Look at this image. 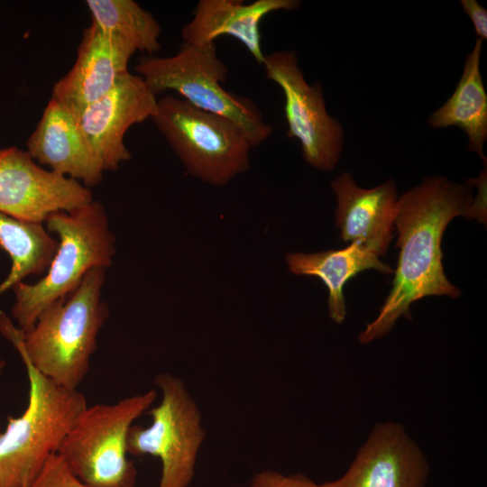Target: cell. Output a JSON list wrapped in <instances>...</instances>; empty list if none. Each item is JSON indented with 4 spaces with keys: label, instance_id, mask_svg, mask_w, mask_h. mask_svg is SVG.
Masks as SVG:
<instances>
[{
    "label": "cell",
    "instance_id": "obj_1",
    "mask_svg": "<svg viewBox=\"0 0 487 487\" xmlns=\"http://www.w3.org/2000/svg\"><path fill=\"white\" fill-rule=\"evenodd\" d=\"M485 173L475 198L476 179L458 184L444 177H430L398 198L394 226L400 253L392 288L377 317L360 334L361 343L384 336L400 317L410 318L409 308L415 301L428 296L461 295L445 274L441 242L456 216L485 223Z\"/></svg>",
    "mask_w": 487,
    "mask_h": 487
},
{
    "label": "cell",
    "instance_id": "obj_2",
    "mask_svg": "<svg viewBox=\"0 0 487 487\" xmlns=\"http://www.w3.org/2000/svg\"><path fill=\"white\" fill-rule=\"evenodd\" d=\"M105 276L104 268L88 271L74 291L47 307L26 332L0 312L1 333L36 370L62 387L77 390L88 372L108 316L101 299Z\"/></svg>",
    "mask_w": 487,
    "mask_h": 487
},
{
    "label": "cell",
    "instance_id": "obj_3",
    "mask_svg": "<svg viewBox=\"0 0 487 487\" xmlns=\"http://www.w3.org/2000/svg\"><path fill=\"white\" fill-rule=\"evenodd\" d=\"M45 222L47 229L59 237L47 274L36 283L20 281L13 287L12 315L23 332L34 326L47 307L74 291L88 271L109 267L115 253V237L98 201L54 212Z\"/></svg>",
    "mask_w": 487,
    "mask_h": 487
},
{
    "label": "cell",
    "instance_id": "obj_4",
    "mask_svg": "<svg viewBox=\"0 0 487 487\" xmlns=\"http://www.w3.org/2000/svg\"><path fill=\"white\" fill-rule=\"evenodd\" d=\"M19 354L29 380L28 404L21 416L8 417L0 434V487H30L87 407L84 394L54 382Z\"/></svg>",
    "mask_w": 487,
    "mask_h": 487
},
{
    "label": "cell",
    "instance_id": "obj_5",
    "mask_svg": "<svg viewBox=\"0 0 487 487\" xmlns=\"http://www.w3.org/2000/svg\"><path fill=\"white\" fill-rule=\"evenodd\" d=\"M135 72L156 96L170 90L191 106L232 121L253 148L266 142L272 133L255 103L223 87L229 70L215 42H183L172 56H144L138 60Z\"/></svg>",
    "mask_w": 487,
    "mask_h": 487
},
{
    "label": "cell",
    "instance_id": "obj_6",
    "mask_svg": "<svg viewBox=\"0 0 487 487\" xmlns=\"http://www.w3.org/2000/svg\"><path fill=\"white\" fill-rule=\"evenodd\" d=\"M151 120L187 171L206 183L224 186L250 168L253 146L225 117L168 94L158 99Z\"/></svg>",
    "mask_w": 487,
    "mask_h": 487
},
{
    "label": "cell",
    "instance_id": "obj_7",
    "mask_svg": "<svg viewBox=\"0 0 487 487\" xmlns=\"http://www.w3.org/2000/svg\"><path fill=\"white\" fill-rule=\"evenodd\" d=\"M156 397V391L149 390L115 403L87 406L57 454L92 487H133L136 470L127 458L128 433Z\"/></svg>",
    "mask_w": 487,
    "mask_h": 487
},
{
    "label": "cell",
    "instance_id": "obj_8",
    "mask_svg": "<svg viewBox=\"0 0 487 487\" xmlns=\"http://www.w3.org/2000/svg\"><path fill=\"white\" fill-rule=\"evenodd\" d=\"M154 382L161 392V400L147 411L152 417L149 427L133 425L130 428L127 452L160 459L158 487H188L206 437L201 411L180 378L159 373Z\"/></svg>",
    "mask_w": 487,
    "mask_h": 487
},
{
    "label": "cell",
    "instance_id": "obj_9",
    "mask_svg": "<svg viewBox=\"0 0 487 487\" xmlns=\"http://www.w3.org/2000/svg\"><path fill=\"white\" fill-rule=\"evenodd\" d=\"M262 66L265 77L284 95L287 135L299 141L308 164L333 170L339 162L345 137L341 124L326 110L321 84L307 82L294 51L265 54Z\"/></svg>",
    "mask_w": 487,
    "mask_h": 487
},
{
    "label": "cell",
    "instance_id": "obj_10",
    "mask_svg": "<svg viewBox=\"0 0 487 487\" xmlns=\"http://www.w3.org/2000/svg\"><path fill=\"white\" fill-rule=\"evenodd\" d=\"M93 201L80 182L41 167L27 151L0 147V212L40 223L58 211H71Z\"/></svg>",
    "mask_w": 487,
    "mask_h": 487
},
{
    "label": "cell",
    "instance_id": "obj_11",
    "mask_svg": "<svg viewBox=\"0 0 487 487\" xmlns=\"http://www.w3.org/2000/svg\"><path fill=\"white\" fill-rule=\"evenodd\" d=\"M158 98L143 79L130 71L102 97L76 117L78 126L104 171L116 170L132 154L124 135L133 124L151 119Z\"/></svg>",
    "mask_w": 487,
    "mask_h": 487
},
{
    "label": "cell",
    "instance_id": "obj_12",
    "mask_svg": "<svg viewBox=\"0 0 487 487\" xmlns=\"http://www.w3.org/2000/svg\"><path fill=\"white\" fill-rule=\"evenodd\" d=\"M429 465L417 443L397 422L374 426L348 470L320 487H427Z\"/></svg>",
    "mask_w": 487,
    "mask_h": 487
},
{
    "label": "cell",
    "instance_id": "obj_13",
    "mask_svg": "<svg viewBox=\"0 0 487 487\" xmlns=\"http://www.w3.org/2000/svg\"><path fill=\"white\" fill-rule=\"evenodd\" d=\"M135 52L124 38L91 23L82 32L72 68L54 84L51 98L77 117L129 71L128 64Z\"/></svg>",
    "mask_w": 487,
    "mask_h": 487
},
{
    "label": "cell",
    "instance_id": "obj_14",
    "mask_svg": "<svg viewBox=\"0 0 487 487\" xmlns=\"http://www.w3.org/2000/svg\"><path fill=\"white\" fill-rule=\"evenodd\" d=\"M331 188L337 201L335 221L341 238L384 255L393 238L398 207L395 182L389 179L375 188H363L344 172Z\"/></svg>",
    "mask_w": 487,
    "mask_h": 487
},
{
    "label": "cell",
    "instance_id": "obj_15",
    "mask_svg": "<svg viewBox=\"0 0 487 487\" xmlns=\"http://www.w3.org/2000/svg\"><path fill=\"white\" fill-rule=\"evenodd\" d=\"M26 146L38 164L48 166L55 173L88 188L102 181L103 167L86 141L77 118L54 98L49 100Z\"/></svg>",
    "mask_w": 487,
    "mask_h": 487
},
{
    "label": "cell",
    "instance_id": "obj_16",
    "mask_svg": "<svg viewBox=\"0 0 487 487\" xmlns=\"http://www.w3.org/2000/svg\"><path fill=\"white\" fill-rule=\"evenodd\" d=\"M301 5L299 0H200L193 18L183 26V42L205 44L220 36H230L240 41L255 61L262 65L265 54L262 49L261 23L269 14L293 11Z\"/></svg>",
    "mask_w": 487,
    "mask_h": 487
},
{
    "label": "cell",
    "instance_id": "obj_17",
    "mask_svg": "<svg viewBox=\"0 0 487 487\" xmlns=\"http://www.w3.org/2000/svg\"><path fill=\"white\" fill-rule=\"evenodd\" d=\"M379 255L357 243L347 247L315 253H289L286 262L296 275L319 278L328 289V310L331 319L342 324L346 316L343 288L358 273L374 269L381 273H392L391 267L382 262Z\"/></svg>",
    "mask_w": 487,
    "mask_h": 487
},
{
    "label": "cell",
    "instance_id": "obj_18",
    "mask_svg": "<svg viewBox=\"0 0 487 487\" xmlns=\"http://www.w3.org/2000/svg\"><path fill=\"white\" fill-rule=\"evenodd\" d=\"M482 41L476 39L468 53L462 77L452 96L427 119L437 129L457 126L468 138L467 148L475 152L486 165L483 153L487 139V94L480 71Z\"/></svg>",
    "mask_w": 487,
    "mask_h": 487
},
{
    "label": "cell",
    "instance_id": "obj_19",
    "mask_svg": "<svg viewBox=\"0 0 487 487\" xmlns=\"http://www.w3.org/2000/svg\"><path fill=\"white\" fill-rule=\"evenodd\" d=\"M0 246L12 260L0 294L29 275L46 271L59 247L42 224L18 220L0 212Z\"/></svg>",
    "mask_w": 487,
    "mask_h": 487
},
{
    "label": "cell",
    "instance_id": "obj_20",
    "mask_svg": "<svg viewBox=\"0 0 487 487\" xmlns=\"http://www.w3.org/2000/svg\"><path fill=\"white\" fill-rule=\"evenodd\" d=\"M92 23L127 41L136 51L153 56L161 50V25L133 0H87Z\"/></svg>",
    "mask_w": 487,
    "mask_h": 487
},
{
    "label": "cell",
    "instance_id": "obj_21",
    "mask_svg": "<svg viewBox=\"0 0 487 487\" xmlns=\"http://www.w3.org/2000/svg\"><path fill=\"white\" fill-rule=\"evenodd\" d=\"M30 487H92L69 469L62 457L51 455Z\"/></svg>",
    "mask_w": 487,
    "mask_h": 487
},
{
    "label": "cell",
    "instance_id": "obj_22",
    "mask_svg": "<svg viewBox=\"0 0 487 487\" xmlns=\"http://www.w3.org/2000/svg\"><path fill=\"white\" fill-rule=\"evenodd\" d=\"M249 487H320L304 474H283L264 470L254 475Z\"/></svg>",
    "mask_w": 487,
    "mask_h": 487
},
{
    "label": "cell",
    "instance_id": "obj_23",
    "mask_svg": "<svg viewBox=\"0 0 487 487\" xmlns=\"http://www.w3.org/2000/svg\"><path fill=\"white\" fill-rule=\"evenodd\" d=\"M461 5L473 23L477 39L485 41L487 39V10L475 0H462Z\"/></svg>",
    "mask_w": 487,
    "mask_h": 487
},
{
    "label": "cell",
    "instance_id": "obj_24",
    "mask_svg": "<svg viewBox=\"0 0 487 487\" xmlns=\"http://www.w3.org/2000/svg\"><path fill=\"white\" fill-rule=\"evenodd\" d=\"M4 367H5V361L0 356V374L2 373Z\"/></svg>",
    "mask_w": 487,
    "mask_h": 487
}]
</instances>
